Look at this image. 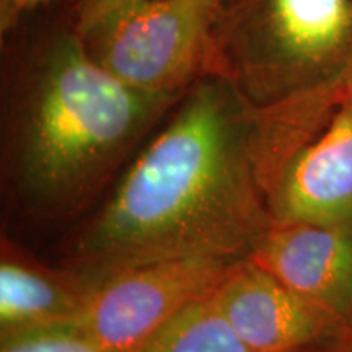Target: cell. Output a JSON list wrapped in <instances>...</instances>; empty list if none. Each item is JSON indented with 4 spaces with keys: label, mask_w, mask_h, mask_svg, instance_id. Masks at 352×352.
I'll return each mask as SVG.
<instances>
[{
    "label": "cell",
    "mask_w": 352,
    "mask_h": 352,
    "mask_svg": "<svg viewBox=\"0 0 352 352\" xmlns=\"http://www.w3.org/2000/svg\"><path fill=\"white\" fill-rule=\"evenodd\" d=\"M245 259L346 318L352 298V226L272 222Z\"/></svg>",
    "instance_id": "cell-8"
},
{
    "label": "cell",
    "mask_w": 352,
    "mask_h": 352,
    "mask_svg": "<svg viewBox=\"0 0 352 352\" xmlns=\"http://www.w3.org/2000/svg\"><path fill=\"white\" fill-rule=\"evenodd\" d=\"M217 289V287H215ZM139 352H252L217 303L214 290L162 324Z\"/></svg>",
    "instance_id": "cell-10"
},
{
    "label": "cell",
    "mask_w": 352,
    "mask_h": 352,
    "mask_svg": "<svg viewBox=\"0 0 352 352\" xmlns=\"http://www.w3.org/2000/svg\"><path fill=\"white\" fill-rule=\"evenodd\" d=\"M214 296L252 352H314L344 324L248 259L232 264Z\"/></svg>",
    "instance_id": "cell-6"
},
{
    "label": "cell",
    "mask_w": 352,
    "mask_h": 352,
    "mask_svg": "<svg viewBox=\"0 0 352 352\" xmlns=\"http://www.w3.org/2000/svg\"><path fill=\"white\" fill-rule=\"evenodd\" d=\"M179 98L118 80L74 26L15 47L3 63L0 120L8 208L34 226L80 217Z\"/></svg>",
    "instance_id": "cell-2"
},
{
    "label": "cell",
    "mask_w": 352,
    "mask_h": 352,
    "mask_svg": "<svg viewBox=\"0 0 352 352\" xmlns=\"http://www.w3.org/2000/svg\"><path fill=\"white\" fill-rule=\"evenodd\" d=\"M0 352H104L74 324L0 336Z\"/></svg>",
    "instance_id": "cell-11"
},
{
    "label": "cell",
    "mask_w": 352,
    "mask_h": 352,
    "mask_svg": "<svg viewBox=\"0 0 352 352\" xmlns=\"http://www.w3.org/2000/svg\"><path fill=\"white\" fill-rule=\"evenodd\" d=\"M344 327H346V328H349V329H352V327H349V324H344Z\"/></svg>",
    "instance_id": "cell-17"
},
{
    "label": "cell",
    "mask_w": 352,
    "mask_h": 352,
    "mask_svg": "<svg viewBox=\"0 0 352 352\" xmlns=\"http://www.w3.org/2000/svg\"><path fill=\"white\" fill-rule=\"evenodd\" d=\"M344 324H349V327H352V298H351L349 308H347V314H346V318H344Z\"/></svg>",
    "instance_id": "cell-16"
},
{
    "label": "cell",
    "mask_w": 352,
    "mask_h": 352,
    "mask_svg": "<svg viewBox=\"0 0 352 352\" xmlns=\"http://www.w3.org/2000/svg\"><path fill=\"white\" fill-rule=\"evenodd\" d=\"M226 0H152L82 38L101 67L135 90L179 96L209 74L212 33Z\"/></svg>",
    "instance_id": "cell-4"
},
{
    "label": "cell",
    "mask_w": 352,
    "mask_h": 352,
    "mask_svg": "<svg viewBox=\"0 0 352 352\" xmlns=\"http://www.w3.org/2000/svg\"><path fill=\"white\" fill-rule=\"evenodd\" d=\"M271 210L274 222L352 226V108L346 90L280 166Z\"/></svg>",
    "instance_id": "cell-7"
},
{
    "label": "cell",
    "mask_w": 352,
    "mask_h": 352,
    "mask_svg": "<svg viewBox=\"0 0 352 352\" xmlns=\"http://www.w3.org/2000/svg\"><path fill=\"white\" fill-rule=\"evenodd\" d=\"M314 352H352V329L342 327L336 336Z\"/></svg>",
    "instance_id": "cell-14"
},
{
    "label": "cell",
    "mask_w": 352,
    "mask_h": 352,
    "mask_svg": "<svg viewBox=\"0 0 352 352\" xmlns=\"http://www.w3.org/2000/svg\"><path fill=\"white\" fill-rule=\"evenodd\" d=\"M94 280L65 264L47 266L8 236L0 241V336L76 324Z\"/></svg>",
    "instance_id": "cell-9"
},
{
    "label": "cell",
    "mask_w": 352,
    "mask_h": 352,
    "mask_svg": "<svg viewBox=\"0 0 352 352\" xmlns=\"http://www.w3.org/2000/svg\"><path fill=\"white\" fill-rule=\"evenodd\" d=\"M51 0H0V33L2 38L16 32L21 21Z\"/></svg>",
    "instance_id": "cell-13"
},
{
    "label": "cell",
    "mask_w": 352,
    "mask_h": 352,
    "mask_svg": "<svg viewBox=\"0 0 352 352\" xmlns=\"http://www.w3.org/2000/svg\"><path fill=\"white\" fill-rule=\"evenodd\" d=\"M346 98L349 101L352 108V69L349 70V74H347V78H346Z\"/></svg>",
    "instance_id": "cell-15"
},
{
    "label": "cell",
    "mask_w": 352,
    "mask_h": 352,
    "mask_svg": "<svg viewBox=\"0 0 352 352\" xmlns=\"http://www.w3.org/2000/svg\"><path fill=\"white\" fill-rule=\"evenodd\" d=\"M352 69V0H226L209 74L254 104L344 80Z\"/></svg>",
    "instance_id": "cell-3"
},
{
    "label": "cell",
    "mask_w": 352,
    "mask_h": 352,
    "mask_svg": "<svg viewBox=\"0 0 352 352\" xmlns=\"http://www.w3.org/2000/svg\"><path fill=\"white\" fill-rule=\"evenodd\" d=\"M272 118V104L226 77L196 80L76 233L67 266L96 279L164 259H245L274 222L264 182Z\"/></svg>",
    "instance_id": "cell-1"
},
{
    "label": "cell",
    "mask_w": 352,
    "mask_h": 352,
    "mask_svg": "<svg viewBox=\"0 0 352 352\" xmlns=\"http://www.w3.org/2000/svg\"><path fill=\"white\" fill-rule=\"evenodd\" d=\"M145 2L152 0H77L72 26L82 38H85L104 21Z\"/></svg>",
    "instance_id": "cell-12"
},
{
    "label": "cell",
    "mask_w": 352,
    "mask_h": 352,
    "mask_svg": "<svg viewBox=\"0 0 352 352\" xmlns=\"http://www.w3.org/2000/svg\"><path fill=\"white\" fill-rule=\"evenodd\" d=\"M233 263L179 258L108 272L91 279V296L74 327L104 352H139L171 316L215 290Z\"/></svg>",
    "instance_id": "cell-5"
}]
</instances>
